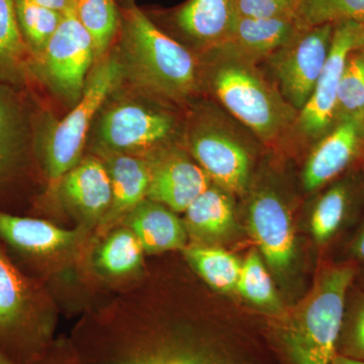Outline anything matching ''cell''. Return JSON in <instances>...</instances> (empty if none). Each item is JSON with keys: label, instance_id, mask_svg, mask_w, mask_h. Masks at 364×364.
Wrapping results in <instances>:
<instances>
[{"label": "cell", "instance_id": "23", "mask_svg": "<svg viewBox=\"0 0 364 364\" xmlns=\"http://www.w3.org/2000/svg\"><path fill=\"white\" fill-rule=\"evenodd\" d=\"M28 124L25 112L11 91L0 87V189L25 168Z\"/></svg>", "mask_w": 364, "mask_h": 364}, {"label": "cell", "instance_id": "7", "mask_svg": "<svg viewBox=\"0 0 364 364\" xmlns=\"http://www.w3.org/2000/svg\"><path fill=\"white\" fill-rule=\"evenodd\" d=\"M215 50L227 56L210 75L215 97L254 135L272 142L293 122L296 111L261 77L251 61L223 48Z\"/></svg>", "mask_w": 364, "mask_h": 364}, {"label": "cell", "instance_id": "21", "mask_svg": "<svg viewBox=\"0 0 364 364\" xmlns=\"http://www.w3.org/2000/svg\"><path fill=\"white\" fill-rule=\"evenodd\" d=\"M231 193L212 186L196 198L184 210V225L189 244L217 246L232 233L235 212Z\"/></svg>", "mask_w": 364, "mask_h": 364}, {"label": "cell", "instance_id": "14", "mask_svg": "<svg viewBox=\"0 0 364 364\" xmlns=\"http://www.w3.org/2000/svg\"><path fill=\"white\" fill-rule=\"evenodd\" d=\"M56 193L76 227L92 237L112 203L111 178L104 161L95 154L83 156L62 177Z\"/></svg>", "mask_w": 364, "mask_h": 364}, {"label": "cell", "instance_id": "25", "mask_svg": "<svg viewBox=\"0 0 364 364\" xmlns=\"http://www.w3.org/2000/svg\"><path fill=\"white\" fill-rule=\"evenodd\" d=\"M184 259L208 286L222 293L237 287L242 263L233 254L218 246L188 244L183 250Z\"/></svg>", "mask_w": 364, "mask_h": 364}, {"label": "cell", "instance_id": "22", "mask_svg": "<svg viewBox=\"0 0 364 364\" xmlns=\"http://www.w3.org/2000/svg\"><path fill=\"white\" fill-rule=\"evenodd\" d=\"M299 32L294 16L240 18L231 39L220 48L248 61L268 58L289 45Z\"/></svg>", "mask_w": 364, "mask_h": 364}, {"label": "cell", "instance_id": "3", "mask_svg": "<svg viewBox=\"0 0 364 364\" xmlns=\"http://www.w3.org/2000/svg\"><path fill=\"white\" fill-rule=\"evenodd\" d=\"M116 51L128 78L151 97L181 104L195 97L200 73L193 51L165 33L135 0L119 4Z\"/></svg>", "mask_w": 364, "mask_h": 364}, {"label": "cell", "instance_id": "37", "mask_svg": "<svg viewBox=\"0 0 364 364\" xmlns=\"http://www.w3.org/2000/svg\"><path fill=\"white\" fill-rule=\"evenodd\" d=\"M332 364H364V361L356 360V359L346 358V356L337 354Z\"/></svg>", "mask_w": 364, "mask_h": 364}, {"label": "cell", "instance_id": "17", "mask_svg": "<svg viewBox=\"0 0 364 364\" xmlns=\"http://www.w3.org/2000/svg\"><path fill=\"white\" fill-rule=\"evenodd\" d=\"M248 226L273 272L286 273L294 262L296 241L291 214L282 196L272 189L257 191L249 205Z\"/></svg>", "mask_w": 364, "mask_h": 364}, {"label": "cell", "instance_id": "19", "mask_svg": "<svg viewBox=\"0 0 364 364\" xmlns=\"http://www.w3.org/2000/svg\"><path fill=\"white\" fill-rule=\"evenodd\" d=\"M364 140V119L340 122L318 139L304 168L306 191H315L331 181L355 158Z\"/></svg>", "mask_w": 364, "mask_h": 364}, {"label": "cell", "instance_id": "12", "mask_svg": "<svg viewBox=\"0 0 364 364\" xmlns=\"http://www.w3.org/2000/svg\"><path fill=\"white\" fill-rule=\"evenodd\" d=\"M147 14L174 39L208 52L229 42L240 18L235 0H188L170 11Z\"/></svg>", "mask_w": 364, "mask_h": 364}, {"label": "cell", "instance_id": "5", "mask_svg": "<svg viewBox=\"0 0 364 364\" xmlns=\"http://www.w3.org/2000/svg\"><path fill=\"white\" fill-rule=\"evenodd\" d=\"M354 277L351 265L327 268L301 305L280 323L277 338L289 364H332Z\"/></svg>", "mask_w": 364, "mask_h": 364}, {"label": "cell", "instance_id": "29", "mask_svg": "<svg viewBox=\"0 0 364 364\" xmlns=\"http://www.w3.org/2000/svg\"><path fill=\"white\" fill-rule=\"evenodd\" d=\"M350 119H364V50L349 54L340 79L335 124Z\"/></svg>", "mask_w": 364, "mask_h": 364}, {"label": "cell", "instance_id": "16", "mask_svg": "<svg viewBox=\"0 0 364 364\" xmlns=\"http://www.w3.org/2000/svg\"><path fill=\"white\" fill-rule=\"evenodd\" d=\"M147 198L181 213L213 183L188 151L171 145L148 158Z\"/></svg>", "mask_w": 364, "mask_h": 364}, {"label": "cell", "instance_id": "4", "mask_svg": "<svg viewBox=\"0 0 364 364\" xmlns=\"http://www.w3.org/2000/svg\"><path fill=\"white\" fill-rule=\"evenodd\" d=\"M58 316L49 289L0 245V354L16 364L38 363L57 340Z\"/></svg>", "mask_w": 364, "mask_h": 364}, {"label": "cell", "instance_id": "20", "mask_svg": "<svg viewBox=\"0 0 364 364\" xmlns=\"http://www.w3.org/2000/svg\"><path fill=\"white\" fill-rule=\"evenodd\" d=\"M136 235L146 255L182 251L189 244L183 219L171 208L145 198L122 223Z\"/></svg>", "mask_w": 364, "mask_h": 364}, {"label": "cell", "instance_id": "34", "mask_svg": "<svg viewBox=\"0 0 364 364\" xmlns=\"http://www.w3.org/2000/svg\"><path fill=\"white\" fill-rule=\"evenodd\" d=\"M35 364H80L72 350L68 338H59L44 358Z\"/></svg>", "mask_w": 364, "mask_h": 364}, {"label": "cell", "instance_id": "26", "mask_svg": "<svg viewBox=\"0 0 364 364\" xmlns=\"http://www.w3.org/2000/svg\"><path fill=\"white\" fill-rule=\"evenodd\" d=\"M74 11L92 39L97 61L116 42L121 26L119 2L117 0H75Z\"/></svg>", "mask_w": 364, "mask_h": 364}, {"label": "cell", "instance_id": "30", "mask_svg": "<svg viewBox=\"0 0 364 364\" xmlns=\"http://www.w3.org/2000/svg\"><path fill=\"white\" fill-rule=\"evenodd\" d=\"M236 291L254 305L277 312L280 301L269 273L257 252H250L242 263Z\"/></svg>", "mask_w": 364, "mask_h": 364}, {"label": "cell", "instance_id": "1", "mask_svg": "<svg viewBox=\"0 0 364 364\" xmlns=\"http://www.w3.org/2000/svg\"><path fill=\"white\" fill-rule=\"evenodd\" d=\"M86 311L68 338L80 364H254L193 326L151 318L128 291Z\"/></svg>", "mask_w": 364, "mask_h": 364}, {"label": "cell", "instance_id": "8", "mask_svg": "<svg viewBox=\"0 0 364 364\" xmlns=\"http://www.w3.org/2000/svg\"><path fill=\"white\" fill-rule=\"evenodd\" d=\"M100 112L95 149L148 159L171 146L176 135L173 114L140 100L124 98Z\"/></svg>", "mask_w": 364, "mask_h": 364}, {"label": "cell", "instance_id": "39", "mask_svg": "<svg viewBox=\"0 0 364 364\" xmlns=\"http://www.w3.org/2000/svg\"><path fill=\"white\" fill-rule=\"evenodd\" d=\"M0 364H16L13 363V361L9 360V358H6V356L0 354Z\"/></svg>", "mask_w": 364, "mask_h": 364}, {"label": "cell", "instance_id": "2", "mask_svg": "<svg viewBox=\"0 0 364 364\" xmlns=\"http://www.w3.org/2000/svg\"><path fill=\"white\" fill-rule=\"evenodd\" d=\"M91 235L80 228L11 214L0 208V245L26 274L49 289L57 303L90 306L95 287L87 270Z\"/></svg>", "mask_w": 364, "mask_h": 364}, {"label": "cell", "instance_id": "33", "mask_svg": "<svg viewBox=\"0 0 364 364\" xmlns=\"http://www.w3.org/2000/svg\"><path fill=\"white\" fill-rule=\"evenodd\" d=\"M240 18H272L294 16L298 0H235Z\"/></svg>", "mask_w": 364, "mask_h": 364}, {"label": "cell", "instance_id": "10", "mask_svg": "<svg viewBox=\"0 0 364 364\" xmlns=\"http://www.w3.org/2000/svg\"><path fill=\"white\" fill-rule=\"evenodd\" d=\"M95 62L92 39L72 9L64 14L63 20L38 60L36 70L40 71L55 93L75 105L82 95Z\"/></svg>", "mask_w": 364, "mask_h": 364}, {"label": "cell", "instance_id": "28", "mask_svg": "<svg viewBox=\"0 0 364 364\" xmlns=\"http://www.w3.org/2000/svg\"><path fill=\"white\" fill-rule=\"evenodd\" d=\"M16 18L21 36L37 61L63 20L64 14L46 9L32 0H16Z\"/></svg>", "mask_w": 364, "mask_h": 364}, {"label": "cell", "instance_id": "38", "mask_svg": "<svg viewBox=\"0 0 364 364\" xmlns=\"http://www.w3.org/2000/svg\"><path fill=\"white\" fill-rule=\"evenodd\" d=\"M354 50H364V28L363 30L361 31V33H359Z\"/></svg>", "mask_w": 364, "mask_h": 364}, {"label": "cell", "instance_id": "27", "mask_svg": "<svg viewBox=\"0 0 364 364\" xmlns=\"http://www.w3.org/2000/svg\"><path fill=\"white\" fill-rule=\"evenodd\" d=\"M294 18L299 31L345 21L364 26V0H298Z\"/></svg>", "mask_w": 364, "mask_h": 364}, {"label": "cell", "instance_id": "36", "mask_svg": "<svg viewBox=\"0 0 364 364\" xmlns=\"http://www.w3.org/2000/svg\"><path fill=\"white\" fill-rule=\"evenodd\" d=\"M352 252H353L356 257L364 260V227L363 230L359 232L358 237H356L355 240L353 242Z\"/></svg>", "mask_w": 364, "mask_h": 364}, {"label": "cell", "instance_id": "15", "mask_svg": "<svg viewBox=\"0 0 364 364\" xmlns=\"http://www.w3.org/2000/svg\"><path fill=\"white\" fill-rule=\"evenodd\" d=\"M146 253L129 228H114L88 250L87 270L93 286L117 294L130 289L146 277Z\"/></svg>", "mask_w": 364, "mask_h": 364}, {"label": "cell", "instance_id": "24", "mask_svg": "<svg viewBox=\"0 0 364 364\" xmlns=\"http://www.w3.org/2000/svg\"><path fill=\"white\" fill-rule=\"evenodd\" d=\"M36 71V61L21 36L16 0H0V81L20 85Z\"/></svg>", "mask_w": 364, "mask_h": 364}, {"label": "cell", "instance_id": "9", "mask_svg": "<svg viewBox=\"0 0 364 364\" xmlns=\"http://www.w3.org/2000/svg\"><path fill=\"white\" fill-rule=\"evenodd\" d=\"M221 121L210 114L193 117L186 136L188 152L215 186L242 193L250 179V153L240 136Z\"/></svg>", "mask_w": 364, "mask_h": 364}, {"label": "cell", "instance_id": "31", "mask_svg": "<svg viewBox=\"0 0 364 364\" xmlns=\"http://www.w3.org/2000/svg\"><path fill=\"white\" fill-rule=\"evenodd\" d=\"M349 191L344 183H337L318 198L311 217V231L315 240L324 244L336 234L346 215Z\"/></svg>", "mask_w": 364, "mask_h": 364}, {"label": "cell", "instance_id": "11", "mask_svg": "<svg viewBox=\"0 0 364 364\" xmlns=\"http://www.w3.org/2000/svg\"><path fill=\"white\" fill-rule=\"evenodd\" d=\"M333 32V25L301 31L289 45L268 57L277 91L296 112L312 95L329 55Z\"/></svg>", "mask_w": 364, "mask_h": 364}, {"label": "cell", "instance_id": "6", "mask_svg": "<svg viewBox=\"0 0 364 364\" xmlns=\"http://www.w3.org/2000/svg\"><path fill=\"white\" fill-rule=\"evenodd\" d=\"M124 79L121 60L112 48L95 62L80 100L46 139L42 164L50 191H56L62 177L82 159L88 132L97 112Z\"/></svg>", "mask_w": 364, "mask_h": 364}, {"label": "cell", "instance_id": "35", "mask_svg": "<svg viewBox=\"0 0 364 364\" xmlns=\"http://www.w3.org/2000/svg\"><path fill=\"white\" fill-rule=\"evenodd\" d=\"M32 1L46 9L63 14L75 9V0H32Z\"/></svg>", "mask_w": 364, "mask_h": 364}, {"label": "cell", "instance_id": "18", "mask_svg": "<svg viewBox=\"0 0 364 364\" xmlns=\"http://www.w3.org/2000/svg\"><path fill=\"white\" fill-rule=\"evenodd\" d=\"M95 154L104 161L109 171L112 203L91 237L90 247L112 229L121 226L127 215L147 198L150 181L149 161L146 158L102 149H95Z\"/></svg>", "mask_w": 364, "mask_h": 364}, {"label": "cell", "instance_id": "32", "mask_svg": "<svg viewBox=\"0 0 364 364\" xmlns=\"http://www.w3.org/2000/svg\"><path fill=\"white\" fill-rule=\"evenodd\" d=\"M338 354L364 361V299L354 306L349 315L345 313Z\"/></svg>", "mask_w": 364, "mask_h": 364}, {"label": "cell", "instance_id": "13", "mask_svg": "<svg viewBox=\"0 0 364 364\" xmlns=\"http://www.w3.org/2000/svg\"><path fill=\"white\" fill-rule=\"evenodd\" d=\"M364 26L353 21L334 25L331 48L310 100L299 112L296 127L311 140L321 139L335 124L337 95L346 60Z\"/></svg>", "mask_w": 364, "mask_h": 364}]
</instances>
